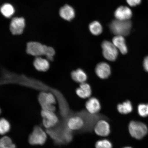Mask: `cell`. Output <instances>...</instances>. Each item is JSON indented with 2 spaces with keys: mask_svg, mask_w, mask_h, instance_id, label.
Wrapping results in <instances>:
<instances>
[{
  "mask_svg": "<svg viewBox=\"0 0 148 148\" xmlns=\"http://www.w3.org/2000/svg\"><path fill=\"white\" fill-rule=\"evenodd\" d=\"M132 26L130 20L123 21L115 19L111 22L110 27L111 32L116 36H124L130 33Z\"/></svg>",
  "mask_w": 148,
  "mask_h": 148,
  "instance_id": "6da1fadb",
  "label": "cell"
},
{
  "mask_svg": "<svg viewBox=\"0 0 148 148\" xmlns=\"http://www.w3.org/2000/svg\"><path fill=\"white\" fill-rule=\"evenodd\" d=\"M38 100L42 110L54 112L55 107L54 105L56 103V100L53 93L42 92L39 95Z\"/></svg>",
  "mask_w": 148,
  "mask_h": 148,
  "instance_id": "7a4b0ae2",
  "label": "cell"
},
{
  "mask_svg": "<svg viewBox=\"0 0 148 148\" xmlns=\"http://www.w3.org/2000/svg\"><path fill=\"white\" fill-rule=\"evenodd\" d=\"M130 134L133 138L140 140L143 138L148 132L147 126L141 122L132 121L129 125Z\"/></svg>",
  "mask_w": 148,
  "mask_h": 148,
  "instance_id": "3957f363",
  "label": "cell"
},
{
  "mask_svg": "<svg viewBox=\"0 0 148 148\" xmlns=\"http://www.w3.org/2000/svg\"><path fill=\"white\" fill-rule=\"evenodd\" d=\"M101 47L103 56L107 60L113 62L117 59L119 51L112 42L105 40L102 43Z\"/></svg>",
  "mask_w": 148,
  "mask_h": 148,
  "instance_id": "277c9868",
  "label": "cell"
},
{
  "mask_svg": "<svg viewBox=\"0 0 148 148\" xmlns=\"http://www.w3.org/2000/svg\"><path fill=\"white\" fill-rule=\"evenodd\" d=\"M47 136L41 127L39 126L34 127L33 132L29 135V143L32 145H42L46 142Z\"/></svg>",
  "mask_w": 148,
  "mask_h": 148,
  "instance_id": "5b68a950",
  "label": "cell"
},
{
  "mask_svg": "<svg viewBox=\"0 0 148 148\" xmlns=\"http://www.w3.org/2000/svg\"><path fill=\"white\" fill-rule=\"evenodd\" d=\"M41 115L44 126L47 129L54 127L58 122V119L54 112L42 110Z\"/></svg>",
  "mask_w": 148,
  "mask_h": 148,
  "instance_id": "8992f818",
  "label": "cell"
},
{
  "mask_svg": "<svg viewBox=\"0 0 148 148\" xmlns=\"http://www.w3.org/2000/svg\"><path fill=\"white\" fill-rule=\"evenodd\" d=\"M45 45L38 42H29L27 44L26 51L29 54L38 57L44 55Z\"/></svg>",
  "mask_w": 148,
  "mask_h": 148,
  "instance_id": "52a82bcc",
  "label": "cell"
},
{
  "mask_svg": "<svg viewBox=\"0 0 148 148\" xmlns=\"http://www.w3.org/2000/svg\"><path fill=\"white\" fill-rule=\"evenodd\" d=\"M25 26V20L23 18L15 17L10 24V30L13 34L20 35L23 32Z\"/></svg>",
  "mask_w": 148,
  "mask_h": 148,
  "instance_id": "ba28073f",
  "label": "cell"
},
{
  "mask_svg": "<svg viewBox=\"0 0 148 148\" xmlns=\"http://www.w3.org/2000/svg\"><path fill=\"white\" fill-rule=\"evenodd\" d=\"M94 131L98 136L103 137L108 136L110 132V125L106 120H99L96 124Z\"/></svg>",
  "mask_w": 148,
  "mask_h": 148,
  "instance_id": "9c48e42d",
  "label": "cell"
},
{
  "mask_svg": "<svg viewBox=\"0 0 148 148\" xmlns=\"http://www.w3.org/2000/svg\"><path fill=\"white\" fill-rule=\"evenodd\" d=\"M95 72L97 76L101 79H106L110 76L111 73L110 66L105 62H101L96 66Z\"/></svg>",
  "mask_w": 148,
  "mask_h": 148,
  "instance_id": "30bf717a",
  "label": "cell"
},
{
  "mask_svg": "<svg viewBox=\"0 0 148 148\" xmlns=\"http://www.w3.org/2000/svg\"><path fill=\"white\" fill-rule=\"evenodd\" d=\"M132 13L131 9L126 6H121L116 9L114 13L116 19L126 21L132 17Z\"/></svg>",
  "mask_w": 148,
  "mask_h": 148,
  "instance_id": "8fae6325",
  "label": "cell"
},
{
  "mask_svg": "<svg viewBox=\"0 0 148 148\" xmlns=\"http://www.w3.org/2000/svg\"><path fill=\"white\" fill-rule=\"evenodd\" d=\"M87 110L92 114H97L101 110V105L99 100L95 97L90 98L86 103Z\"/></svg>",
  "mask_w": 148,
  "mask_h": 148,
  "instance_id": "7c38bea8",
  "label": "cell"
},
{
  "mask_svg": "<svg viewBox=\"0 0 148 148\" xmlns=\"http://www.w3.org/2000/svg\"><path fill=\"white\" fill-rule=\"evenodd\" d=\"M66 125L67 128L70 130H77L82 128L84 125V122L82 118L75 116L69 118Z\"/></svg>",
  "mask_w": 148,
  "mask_h": 148,
  "instance_id": "4fadbf2b",
  "label": "cell"
},
{
  "mask_svg": "<svg viewBox=\"0 0 148 148\" xmlns=\"http://www.w3.org/2000/svg\"><path fill=\"white\" fill-rule=\"evenodd\" d=\"M112 43L122 54H125L127 52V48L124 36H116L112 40Z\"/></svg>",
  "mask_w": 148,
  "mask_h": 148,
  "instance_id": "5bb4252c",
  "label": "cell"
},
{
  "mask_svg": "<svg viewBox=\"0 0 148 148\" xmlns=\"http://www.w3.org/2000/svg\"><path fill=\"white\" fill-rule=\"evenodd\" d=\"M60 14L63 19L70 21L75 17V11L73 7L66 5L60 8Z\"/></svg>",
  "mask_w": 148,
  "mask_h": 148,
  "instance_id": "9a60e30c",
  "label": "cell"
},
{
  "mask_svg": "<svg viewBox=\"0 0 148 148\" xmlns=\"http://www.w3.org/2000/svg\"><path fill=\"white\" fill-rule=\"evenodd\" d=\"M76 92L79 97L86 99L89 97L92 94L91 87L86 82L81 83L79 87L77 88Z\"/></svg>",
  "mask_w": 148,
  "mask_h": 148,
  "instance_id": "2e32d148",
  "label": "cell"
},
{
  "mask_svg": "<svg viewBox=\"0 0 148 148\" xmlns=\"http://www.w3.org/2000/svg\"><path fill=\"white\" fill-rule=\"evenodd\" d=\"M33 65L36 69L40 71H47L49 68V61L39 57L35 59Z\"/></svg>",
  "mask_w": 148,
  "mask_h": 148,
  "instance_id": "e0dca14e",
  "label": "cell"
},
{
  "mask_svg": "<svg viewBox=\"0 0 148 148\" xmlns=\"http://www.w3.org/2000/svg\"><path fill=\"white\" fill-rule=\"evenodd\" d=\"M71 75L73 80L81 84L86 82L88 78L86 73L81 69H77L72 72Z\"/></svg>",
  "mask_w": 148,
  "mask_h": 148,
  "instance_id": "ac0fdd59",
  "label": "cell"
},
{
  "mask_svg": "<svg viewBox=\"0 0 148 148\" xmlns=\"http://www.w3.org/2000/svg\"><path fill=\"white\" fill-rule=\"evenodd\" d=\"M46 131L56 143L58 144L64 143V142L62 136V132L60 133L58 129H53V127L47 129Z\"/></svg>",
  "mask_w": 148,
  "mask_h": 148,
  "instance_id": "d6986e66",
  "label": "cell"
},
{
  "mask_svg": "<svg viewBox=\"0 0 148 148\" xmlns=\"http://www.w3.org/2000/svg\"><path fill=\"white\" fill-rule=\"evenodd\" d=\"M117 110L120 114H127L132 112L133 106L131 102L127 101L122 103L118 104Z\"/></svg>",
  "mask_w": 148,
  "mask_h": 148,
  "instance_id": "ffe728a7",
  "label": "cell"
},
{
  "mask_svg": "<svg viewBox=\"0 0 148 148\" xmlns=\"http://www.w3.org/2000/svg\"><path fill=\"white\" fill-rule=\"evenodd\" d=\"M0 11L5 17L10 18L14 14L15 10L14 7L10 3H6L3 5L0 8Z\"/></svg>",
  "mask_w": 148,
  "mask_h": 148,
  "instance_id": "44dd1931",
  "label": "cell"
},
{
  "mask_svg": "<svg viewBox=\"0 0 148 148\" xmlns=\"http://www.w3.org/2000/svg\"><path fill=\"white\" fill-rule=\"evenodd\" d=\"M90 32L95 36H98L101 34L103 31L102 27L99 22L94 21L92 22L89 25Z\"/></svg>",
  "mask_w": 148,
  "mask_h": 148,
  "instance_id": "7402d4cb",
  "label": "cell"
},
{
  "mask_svg": "<svg viewBox=\"0 0 148 148\" xmlns=\"http://www.w3.org/2000/svg\"><path fill=\"white\" fill-rule=\"evenodd\" d=\"M0 148H16V147L10 138L5 136L0 139Z\"/></svg>",
  "mask_w": 148,
  "mask_h": 148,
  "instance_id": "603a6c76",
  "label": "cell"
},
{
  "mask_svg": "<svg viewBox=\"0 0 148 148\" xmlns=\"http://www.w3.org/2000/svg\"><path fill=\"white\" fill-rule=\"evenodd\" d=\"M10 128V123L4 118L0 119V134L3 135L9 132Z\"/></svg>",
  "mask_w": 148,
  "mask_h": 148,
  "instance_id": "cb8c5ba5",
  "label": "cell"
},
{
  "mask_svg": "<svg viewBox=\"0 0 148 148\" xmlns=\"http://www.w3.org/2000/svg\"><path fill=\"white\" fill-rule=\"evenodd\" d=\"M96 148H112V145L108 140L103 139L98 140L95 144Z\"/></svg>",
  "mask_w": 148,
  "mask_h": 148,
  "instance_id": "d4e9b609",
  "label": "cell"
},
{
  "mask_svg": "<svg viewBox=\"0 0 148 148\" xmlns=\"http://www.w3.org/2000/svg\"><path fill=\"white\" fill-rule=\"evenodd\" d=\"M138 112L142 117H145L148 116V104L141 103L138 105Z\"/></svg>",
  "mask_w": 148,
  "mask_h": 148,
  "instance_id": "484cf974",
  "label": "cell"
},
{
  "mask_svg": "<svg viewBox=\"0 0 148 148\" xmlns=\"http://www.w3.org/2000/svg\"><path fill=\"white\" fill-rule=\"evenodd\" d=\"M55 51L53 48L45 45L44 55L49 60H52L55 55Z\"/></svg>",
  "mask_w": 148,
  "mask_h": 148,
  "instance_id": "4316f807",
  "label": "cell"
},
{
  "mask_svg": "<svg viewBox=\"0 0 148 148\" xmlns=\"http://www.w3.org/2000/svg\"><path fill=\"white\" fill-rule=\"evenodd\" d=\"M69 129L64 130L62 132V136L64 142H69L71 141L73 138L71 132Z\"/></svg>",
  "mask_w": 148,
  "mask_h": 148,
  "instance_id": "83f0119b",
  "label": "cell"
},
{
  "mask_svg": "<svg viewBox=\"0 0 148 148\" xmlns=\"http://www.w3.org/2000/svg\"><path fill=\"white\" fill-rule=\"evenodd\" d=\"M128 4L131 7H135L139 5L141 0H126Z\"/></svg>",
  "mask_w": 148,
  "mask_h": 148,
  "instance_id": "f1b7e54d",
  "label": "cell"
},
{
  "mask_svg": "<svg viewBox=\"0 0 148 148\" xmlns=\"http://www.w3.org/2000/svg\"><path fill=\"white\" fill-rule=\"evenodd\" d=\"M143 66L144 69L148 73V56L146 57L143 61Z\"/></svg>",
  "mask_w": 148,
  "mask_h": 148,
  "instance_id": "f546056e",
  "label": "cell"
},
{
  "mask_svg": "<svg viewBox=\"0 0 148 148\" xmlns=\"http://www.w3.org/2000/svg\"><path fill=\"white\" fill-rule=\"evenodd\" d=\"M123 148H131V147H125Z\"/></svg>",
  "mask_w": 148,
  "mask_h": 148,
  "instance_id": "4dcf8cb0",
  "label": "cell"
},
{
  "mask_svg": "<svg viewBox=\"0 0 148 148\" xmlns=\"http://www.w3.org/2000/svg\"><path fill=\"white\" fill-rule=\"evenodd\" d=\"M1 109H0V114H1Z\"/></svg>",
  "mask_w": 148,
  "mask_h": 148,
  "instance_id": "1f68e13d",
  "label": "cell"
}]
</instances>
